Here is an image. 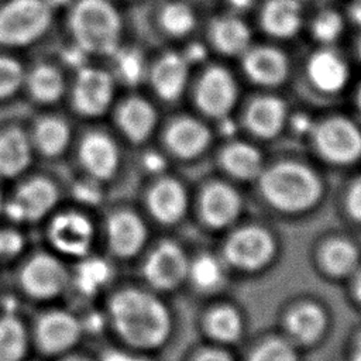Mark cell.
Segmentation results:
<instances>
[{
    "label": "cell",
    "instance_id": "cell-5",
    "mask_svg": "<svg viewBox=\"0 0 361 361\" xmlns=\"http://www.w3.org/2000/svg\"><path fill=\"white\" fill-rule=\"evenodd\" d=\"M17 296L37 307L66 300L69 262L44 245L30 247L10 268Z\"/></svg>",
    "mask_w": 361,
    "mask_h": 361
},
{
    "label": "cell",
    "instance_id": "cell-13",
    "mask_svg": "<svg viewBox=\"0 0 361 361\" xmlns=\"http://www.w3.org/2000/svg\"><path fill=\"white\" fill-rule=\"evenodd\" d=\"M109 118L120 141L133 147L147 145L159 128V111L155 102L138 90L118 94Z\"/></svg>",
    "mask_w": 361,
    "mask_h": 361
},
{
    "label": "cell",
    "instance_id": "cell-41",
    "mask_svg": "<svg viewBox=\"0 0 361 361\" xmlns=\"http://www.w3.org/2000/svg\"><path fill=\"white\" fill-rule=\"evenodd\" d=\"M250 361H296V355L285 341L269 340L254 351Z\"/></svg>",
    "mask_w": 361,
    "mask_h": 361
},
{
    "label": "cell",
    "instance_id": "cell-22",
    "mask_svg": "<svg viewBox=\"0 0 361 361\" xmlns=\"http://www.w3.org/2000/svg\"><path fill=\"white\" fill-rule=\"evenodd\" d=\"M351 65L336 47H317L305 61V78L319 94L333 97L351 82Z\"/></svg>",
    "mask_w": 361,
    "mask_h": 361
},
{
    "label": "cell",
    "instance_id": "cell-35",
    "mask_svg": "<svg viewBox=\"0 0 361 361\" xmlns=\"http://www.w3.org/2000/svg\"><path fill=\"white\" fill-rule=\"evenodd\" d=\"M27 61L21 54L0 49V107H7L23 96Z\"/></svg>",
    "mask_w": 361,
    "mask_h": 361
},
{
    "label": "cell",
    "instance_id": "cell-11",
    "mask_svg": "<svg viewBox=\"0 0 361 361\" xmlns=\"http://www.w3.org/2000/svg\"><path fill=\"white\" fill-rule=\"evenodd\" d=\"M307 142L326 165L341 168L361 162V123L345 114L316 117Z\"/></svg>",
    "mask_w": 361,
    "mask_h": 361
},
{
    "label": "cell",
    "instance_id": "cell-2",
    "mask_svg": "<svg viewBox=\"0 0 361 361\" xmlns=\"http://www.w3.org/2000/svg\"><path fill=\"white\" fill-rule=\"evenodd\" d=\"M65 41L94 62H104L126 42V23L113 0H72L61 16Z\"/></svg>",
    "mask_w": 361,
    "mask_h": 361
},
{
    "label": "cell",
    "instance_id": "cell-27",
    "mask_svg": "<svg viewBox=\"0 0 361 361\" xmlns=\"http://www.w3.org/2000/svg\"><path fill=\"white\" fill-rule=\"evenodd\" d=\"M145 206L159 223H176L186 214L189 206L188 190L179 179L166 173L157 175L145 192Z\"/></svg>",
    "mask_w": 361,
    "mask_h": 361
},
{
    "label": "cell",
    "instance_id": "cell-34",
    "mask_svg": "<svg viewBox=\"0 0 361 361\" xmlns=\"http://www.w3.org/2000/svg\"><path fill=\"white\" fill-rule=\"evenodd\" d=\"M307 31L317 47H336L348 24L344 13L334 7H322L306 21Z\"/></svg>",
    "mask_w": 361,
    "mask_h": 361
},
{
    "label": "cell",
    "instance_id": "cell-24",
    "mask_svg": "<svg viewBox=\"0 0 361 361\" xmlns=\"http://www.w3.org/2000/svg\"><path fill=\"white\" fill-rule=\"evenodd\" d=\"M209 49L224 58H240L254 42L252 30L238 13L226 11L210 18L206 28Z\"/></svg>",
    "mask_w": 361,
    "mask_h": 361
},
{
    "label": "cell",
    "instance_id": "cell-54",
    "mask_svg": "<svg viewBox=\"0 0 361 361\" xmlns=\"http://www.w3.org/2000/svg\"><path fill=\"white\" fill-rule=\"evenodd\" d=\"M113 1H116L117 4H120V3H131V1H135V0H113Z\"/></svg>",
    "mask_w": 361,
    "mask_h": 361
},
{
    "label": "cell",
    "instance_id": "cell-14",
    "mask_svg": "<svg viewBox=\"0 0 361 361\" xmlns=\"http://www.w3.org/2000/svg\"><path fill=\"white\" fill-rule=\"evenodd\" d=\"M27 126L37 161L56 164L71 158L78 127L69 113H61L58 109L37 110L27 118Z\"/></svg>",
    "mask_w": 361,
    "mask_h": 361
},
{
    "label": "cell",
    "instance_id": "cell-49",
    "mask_svg": "<svg viewBox=\"0 0 361 361\" xmlns=\"http://www.w3.org/2000/svg\"><path fill=\"white\" fill-rule=\"evenodd\" d=\"M354 107L361 120V82L357 85L355 92H354Z\"/></svg>",
    "mask_w": 361,
    "mask_h": 361
},
{
    "label": "cell",
    "instance_id": "cell-48",
    "mask_svg": "<svg viewBox=\"0 0 361 361\" xmlns=\"http://www.w3.org/2000/svg\"><path fill=\"white\" fill-rule=\"evenodd\" d=\"M196 361H231V358L221 351H206Z\"/></svg>",
    "mask_w": 361,
    "mask_h": 361
},
{
    "label": "cell",
    "instance_id": "cell-56",
    "mask_svg": "<svg viewBox=\"0 0 361 361\" xmlns=\"http://www.w3.org/2000/svg\"><path fill=\"white\" fill-rule=\"evenodd\" d=\"M302 1L305 3V1H320V0H302Z\"/></svg>",
    "mask_w": 361,
    "mask_h": 361
},
{
    "label": "cell",
    "instance_id": "cell-59",
    "mask_svg": "<svg viewBox=\"0 0 361 361\" xmlns=\"http://www.w3.org/2000/svg\"><path fill=\"white\" fill-rule=\"evenodd\" d=\"M0 302H1V296H0Z\"/></svg>",
    "mask_w": 361,
    "mask_h": 361
},
{
    "label": "cell",
    "instance_id": "cell-26",
    "mask_svg": "<svg viewBox=\"0 0 361 361\" xmlns=\"http://www.w3.org/2000/svg\"><path fill=\"white\" fill-rule=\"evenodd\" d=\"M305 25L302 0H264L258 7V27L274 41L292 39Z\"/></svg>",
    "mask_w": 361,
    "mask_h": 361
},
{
    "label": "cell",
    "instance_id": "cell-37",
    "mask_svg": "<svg viewBox=\"0 0 361 361\" xmlns=\"http://www.w3.org/2000/svg\"><path fill=\"white\" fill-rule=\"evenodd\" d=\"M27 230L0 220V268H11L28 250Z\"/></svg>",
    "mask_w": 361,
    "mask_h": 361
},
{
    "label": "cell",
    "instance_id": "cell-50",
    "mask_svg": "<svg viewBox=\"0 0 361 361\" xmlns=\"http://www.w3.org/2000/svg\"><path fill=\"white\" fill-rule=\"evenodd\" d=\"M4 195H6V185L0 182V220H3V207H4Z\"/></svg>",
    "mask_w": 361,
    "mask_h": 361
},
{
    "label": "cell",
    "instance_id": "cell-52",
    "mask_svg": "<svg viewBox=\"0 0 361 361\" xmlns=\"http://www.w3.org/2000/svg\"><path fill=\"white\" fill-rule=\"evenodd\" d=\"M357 295H358V298L361 299V275H360L358 279H357Z\"/></svg>",
    "mask_w": 361,
    "mask_h": 361
},
{
    "label": "cell",
    "instance_id": "cell-9",
    "mask_svg": "<svg viewBox=\"0 0 361 361\" xmlns=\"http://www.w3.org/2000/svg\"><path fill=\"white\" fill-rule=\"evenodd\" d=\"M118 89L104 62H90L71 73L63 106L76 121L99 123L109 117L118 97Z\"/></svg>",
    "mask_w": 361,
    "mask_h": 361
},
{
    "label": "cell",
    "instance_id": "cell-46",
    "mask_svg": "<svg viewBox=\"0 0 361 361\" xmlns=\"http://www.w3.org/2000/svg\"><path fill=\"white\" fill-rule=\"evenodd\" d=\"M54 361H97V360H96V355H93L82 348H78V350L68 353Z\"/></svg>",
    "mask_w": 361,
    "mask_h": 361
},
{
    "label": "cell",
    "instance_id": "cell-47",
    "mask_svg": "<svg viewBox=\"0 0 361 361\" xmlns=\"http://www.w3.org/2000/svg\"><path fill=\"white\" fill-rule=\"evenodd\" d=\"M226 3L228 6V11L241 14L244 10L252 7L254 0H226Z\"/></svg>",
    "mask_w": 361,
    "mask_h": 361
},
{
    "label": "cell",
    "instance_id": "cell-45",
    "mask_svg": "<svg viewBox=\"0 0 361 361\" xmlns=\"http://www.w3.org/2000/svg\"><path fill=\"white\" fill-rule=\"evenodd\" d=\"M348 25H354L361 31V0H350L343 11Z\"/></svg>",
    "mask_w": 361,
    "mask_h": 361
},
{
    "label": "cell",
    "instance_id": "cell-51",
    "mask_svg": "<svg viewBox=\"0 0 361 361\" xmlns=\"http://www.w3.org/2000/svg\"><path fill=\"white\" fill-rule=\"evenodd\" d=\"M354 52H355V58L358 59V62H361V32H360V35H358L357 39H355Z\"/></svg>",
    "mask_w": 361,
    "mask_h": 361
},
{
    "label": "cell",
    "instance_id": "cell-36",
    "mask_svg": "<svg viewBox=\"0 0 361 361\" xmlns=\"http://www.w3.org/2000/svg\"><path fill=\"white\" fill-rule=\"evenodd\" d=\"M288 329L300 341H314L326 329V316L316 305H302L289 314Z\"/></svg>",
    "mask_w": 361,
    "mask_h": 361
},
{
    "label": "cell",
    "instance_id": "cell-40",
    "mask_svg": "<svg viewBox=\"0 0 361 361\" xmlns=\"http://www.w3.org/2000/svg\"><path fill=\"white\" fill-rule=\"evenodd\" d=\"M193 282L204 290L216 289L224 279V271L220 261L212 255H200L189 267Z\"/></svg>",
    "mask_w": 361,
    "mask_h": 361
},
{
    "label": "cell",
    "instance_id": "cell-6",
    "mask_svg": "<svg viewBox=\"0 0 361 361\" xmlns=\"http://www.w3.org/2000/svg\"><path fill=\"white\" fill-rule=\"evenodd\" d=\"M96 210L65 200L38 227L42 244L66 262H75L97 251L99 217Z\"/></svg>",
    "mask_w": 361,
    "mask_h": 361
},
{
    "label": "cell",
    "instance_id": "cell-23",
    "mask_svg": "<svg viewBox=\"0 0 361 361\" xmlns=\"http://www.w3.org/2000/svg\"><path fill=\"white\" fill-rule=\"evenodd\" d=\"M113 268L110 258L99 255L97 251L69 264V289L66 302H78L73 307L93 306L104 290H110Z\"/></svg>",
    "mask_w": 361,
    "mask_h": 361
},
{
    "label": "cell",
    "instance_id": "cell-30",
    "mask_svg": "<svg viewBox=\"0 0 361 361\" xmlns=\"http://www.w3.org/2000/svg\"><path fill=\"white\" fill-rule=\"evenodd\" d=\"M32 357L28 317L0 302V361H28Z\"/></svg>",
    "mask_w": 361,
    "mask_h": 361
},
{
    "label": "cell",
    "instance_id": "cell-38",
    "mask_svg": "<svg viewBox=\"0 0 361 361\" xmlns=\"http://www.w3.org/2000/svg\"><path fill=\"white\" fill-rule=\"evenodd\" d=\"M326 268L334 275H345L358 264L357 248L345 240H334L324 250Z\"/></svg>",
    "mask_w": 361,
    "mask_h": 361
},
{
    "label": "cell",
    "instance_id": "cell-58",
    "mask_svg": "<svg viewBox=\"0 0 361 361\" xmlns=\"http://www.w3.org/2000/svg\"><path fill=\"white\" fill-rule=\"evenodd\" d=\"M196 1H207V0H196Z\"/></svg>",
    "mask_w": 361,
    "mask_h": 361
},
{
    "label": "cell",
    "instance_id": "cell-55",
    "mask_svg": "<svg viewBox=\"0 0 361 361\" xmlns=\"http://www.w3.org/2000/svg\"><path fill=\"white\" fill-rule=\"evenodd\" d=\"M28 361H42V360H39V358H35V357H32L31 360H28Z\"/></svg>",
    "mask_w": 361,
    "mask_h": 361
},
{
    "label": "cell",
    "instance_id": "cell-44",
    "mask_svg": "<svg viewBox=\"0 0 361 361\" xmlns=\"http://www.w3.org/2000/svg\"><path fill=\"white\" fill-rule=\"evenodd\" d=\"M97 361H145L138 357H134L123 348H106L96 355Z\"/></svg>",
    "mask_w": 361,
    "mask_h": 361
},
{
    "label": "cell",
    "instance_id": "cell-39",
    "mask_svg": "<svg viewBox=\"0 0 361 361\" xmlns=\"http://www.w3.org/2000/svg\"><path fill=\"white\" fill-rule=\"evenodd\" d=\"M207 329L210 334L223 343H231L241 334V319L231 307H220L210 313L207 319Z\"/></svg>",
    "mask_w": 361,
    "mask_h": 361
},
{
    "label": "cell",
    "instance_id": "cell-8",
    "mask_svg": "<svg viewBox=\"0 0 361 361\" xmlns=\"http://www.w3.org/2000/svg\"><path fill=\"white\" fill-rule=\"evenodd\" d=\"M28 323L32 354L42 361L72 353L87 338L80 312L66 302L37 307Z\"/></svg>",
    "mask_w": 361,
    "mask_h": 361
},
{
    "label": "cell",
    "instance_id": "cell-20",
    "mask_svg": "<svg viewBox=\"0 0 361 361\" xmlns=\"http://www.w3.org/2000/svg\"><path fill=\"white\" fill-rule=\"evenodd\" d=\"M238 61L244 78L262 90H274L282 86L292 72L288 54L271 42H252Z\"/></svg>",
    "mask_w": 361,
    "mask_h": 361
},
{
    "label": "cell",
    "instance_id": "cell-29",
    "mask_svg": "<svg viewBox=\"0 0 361 361\" xmlns=\"http://www.w3.org/2000/svg\"><path fill=\"white\" fill-rule=\"evenodd\" d=\"M202 219L214 228L231 224L241 212V196L237 189L224 180L209 182L200 193Z\"/></svg>",
    "mask_w": 361,
    "mask_h": 361
},
{
    "label": "cell",
    "instance_id": "cell-3",
    "mask_svg": "<svg viewBox=\"0 0 361 361\" xmlns=\"http://www.w3.org/2000/svg\"><path fill=\"white\" fill-rule=\"evenodd\" d=\"M264 200L285 213H300L314 207L324 193L319 171L300 158H279L267 162L255 180Z\"/></svg>",
    "mask_w": 361,
    "mask_h": 361
},
{
    "label": "cell",
    "instance_id": "cell-53",
    "mask_svg": "<svg viewBox=\"0 0 361 361\" xmlns=\"http://www.w3.org/2000/svg\"><path fill=\"white\" fill-rule=\"evenodd\" d=\"M358 360H361V341H360V345H358V350H357V355H355Z\"/></svg>",
    "mask_w": 361,
    "mask_h": 361
},
{
    "label": "cell",
    "instance_id": "cell-25",
    "mask_svg": "<svg viewBox=\"0 0 361 361\" xmlns=\"http://www.w3.org/2000/svg\"><path fill=\"white\" fill-rule=\"evenodd\" d=\"M267 162L261 148L250 140L230 138L217 151V166L238 182H255Z\"/></svg>",
    "mask_w": 361,
    "mask_h": 361
},
{
    "label": "cell",
    "instance_id": "cell-33",
    "mask_svg": "<svg viewBox=\"0 0 361 361\" xmlns=\"http://www.w3.org/2000/svg\"><path fill=\"white\" fill-rule=\"evenodd\" d=\"M157 30L169 39H186L197 27V14L190 0H165L154 16Z\"/></svg>",
    "mask_w": 361,
    "mask_h": 361
},
{
    "label": "cell",
    "instance_id": "cell-17",
    "mask_svg": "<svg viewBox=\"0 0 361 361\" xmlns=\"http://www.w3.org/2000/svg\"><path fill=\"white\" fill-rule=\"evenodd\" d=\"M164 152L178 161H195L213 145L214 131L200 116L178 114L161 130Z\"/></svg>",
    "mask_w": 361,
    "mask_h": 361
},
{
    "label": "cell",
    "instance_id": "cell-19",
    "mask_svg": "<svg viewBox=\"0 0 361 361\" xmlns=\"http://www.w3.org/2000/svg\"><path fill=\"white\" fill-rule=\"evenodd\" d=\"M193 66L182 51H164L149 58L145 85L157 100L173 103L182 99L190 86Z\"/></svg>",
    "mask_w": 361,
    "mask_h": 361
},
{
    "label": "cell",
    "instance_id": "cell-10",
    "mask_svg": "<svg viewBox=\"0 0 361 361\" xmlns=\"http://www.w3.org/2000/svg\"><path fill=\"white\" fill-rule=\"evenodd\" d=\"M123 142L113 130L97 123L78 130L71 158L73 173L109 186L124 166Z\"/></svg>",
    "mask_w": 361,
    "mask_h": 361
},
{
    "label": "cell",
    "instance_id": "cell-32",
    "mask_svg": "<svg viewBox=\"0 0 361 361\" xmlns=\"http://www.w3.org/2000/svg\"><path fill=\"white\" fill-rule=\"evenodd\" d=\"M148 63L149 58L145 52L127 42L104 61L118 87H124L126 92L138 90L140 86L145 85Z\"/></svg>",
    "mask_w": 361,
    "mask_h": 361
},
{
    "label": "cell",
    "instance_id": "cell-4",
    "mask_svg": "<svg viewBox=\"0 0 361 361\" xmlns=\"http://www.w3.org/2000/svg\"><path fill=\"white\" fill-rule=\"evenodd\" d=\"M66 200V180L34 168L6 185L3 220L20 228L39 227Z\"/></svg>",
    "mask_w": 361,
    "mask_h": 361
},
{
    "label": "cell",
    "instance_id": "cell-12",
    "mask_svg": "<svg viewBox=\"0 0 361 361\" xmlns=\"http://www.w3.org/2000/svg\"><path fill=\"white\" fill-rule=\"evenodd\" d=\"M197 114L207 121L231 117L240 97V86L234 73L220 63H204L190 82L189 90Z\"/></svg>",
    "mask_w": 361,
    "mask_h": 361
},
{
    "label": "cell",
    "instance_id": "cell-31",
    "mask_svg": "<svg viewBox=\"0 0 361 361\" xmlns=\"http://www.w3.org/2000/svg\"><path fill=\"white\" fill-rule=\"evenodd\" d=\"M189 272L183 251L172 244H161L145 261L144 276L157 289H172L179 285Z\"/></svg>",
    "mask_w": 361,
    "mask_h": 361
},
{
    "label": "cell",
    "instance_id": "cell-15",
    "mask_svg": "<svg viewBox=\"0 0 361 361\" xmlns=\"http://www.w3.org/2000/svg\"><path fill=\"white\" fill-rule=\"evenodd\" d=\"M71 73L58 61L52 58H37L27 62L23 96L35 111L54 110L65 104Z\"/></svg>",
    "mask_w": 361,
    "mask_h": 361
},
{
    "label": "cell",
    "instance_id": "cell-18",
    "mask_svg": "<svg viewBox=\"0 0 361 361\" xmlns=\"http://www.w3.org/2000/svg\"><path fill=\"white\" fill-rule=\"evenodd\" d=\"M37 157L28 133L27 118L0 121V182L8 185L35 168Z\"/></svg>",
    "mask_w": 361,
    "mask_h": 361
},
{
    "label": "cell",
    "instance_id": "cell-57",
    "mask_svg": "<svg viewBox=\"0 0 361 361\" xmlns=\"http://www.w3.org/2000/svg\"><path fill=\"white\" fill-rule=\"evenodd\" d=\"M354 361H361V360H358V358H357V357H355V358H354Z\"/></svg>",
    "mask_w": 361,
    "mask_h": 361
},
{
    "label": "cell",
    "instance_id": "cell-21",
    "mask_svg": "<svg viewBox=\"0 0 361 361\" xmlns=\"http://www.w3.org/2000/svg\"><path fill=\"white\" fill-rule=\"evenodd\" d=\"M290 109L282 96L262 90L245 103L241 111V126L257 141H272L288 126Z\"/></svg>",
    "mask_w": 361,
    "mask_h": 361
},
{
    "label": "cell",
    "instance_id": "cell-43",
    "mask_svg": "<svg viewBox=\"0 0 361 361\" xmlns=\"http://www.w3.org/2000/svg\"><path fill=\"white\" fill-rule=\"evenodd\" d=\"M168 158H169V157H168L165 152L149 151V152H145L142 165H144V168H145L149 173H152L154 176H157V175L165 173Z\"/></svg>",
    "mask_w": 361,
    "mask_h": 361
},
{
    "label": "cell",
    "instance_id": "cell-42",
    "mask_svg": "<svg viewBox=\"0 0 361 361\" xmlns=\"http://www.w3.org/2000/svg\"><path fill=\"white\" fill-rule=\"evenodd\" d=\"M345 207L348 214L358 223H361V175H358L350 183L345 193Z\"/></svg>",
    "mask_w": 361,
    "mask_h": 361
},
{
    "label": "cell",
    "instance_id": "cell-1",
    "mask_svg": "<svg viewBox=\"0 0 361 361\" xmlns=\"http://www.w3.org/2000/svg\"><path fill=\"white\" fill-rule=\"evenodd\" d=\"M106 330L126 347L149 350L168 338L171 319L164 303L138 288L110 289L100 307Z\"/></svg>",
    "mask_w": 361,
    "mask_h": 361
},
{
    "label": "cell",
    "instance_id": "cell-16",
    "mask_svg": "<svg viewBox=\"0 0 361 361\" xmlns=\"http://www.w3.org/2000/svg\"><path fill=\"white\" fill-rule=\"evenodd\" d=\"M145 241V223L133 209L114 207L99 219V245H104L107 258H131L142 250Z\"/></svg>",
    "mask_w": 361,
    "mask_h": 361
},
{
    "label": "cell",
    "instance_id": "cell-28",
    "mask_svg": "<svg viewBox=\"0 0 361 361\" xmlns=\"http://www.w3.org/2000/svg\"><path fill=\"white\" fill-rule=\"evenodd\" d=\"M274 248V240L267 230L250 226L240 228L228 238L226 257L234 267L252 271L271 259Z\"/></svg>",
    "mask_w": 361,
    "mask_h": 361
},
{
    "label": "cell",
    "instance_id": "cell-7",
    "mask_svg": "<svg viewBox=\"0 0 361 361\" xmlns=\"http://www.w3.org/2000/svg\"><path fill=\"white\" fill-rule=\"evenodd\" d=\"M59 20L51 0H0V49L23 55L44 44Z\"/></svg>",
    "mask_w": 361,
    "mask_h": 361
}]
</instances>
